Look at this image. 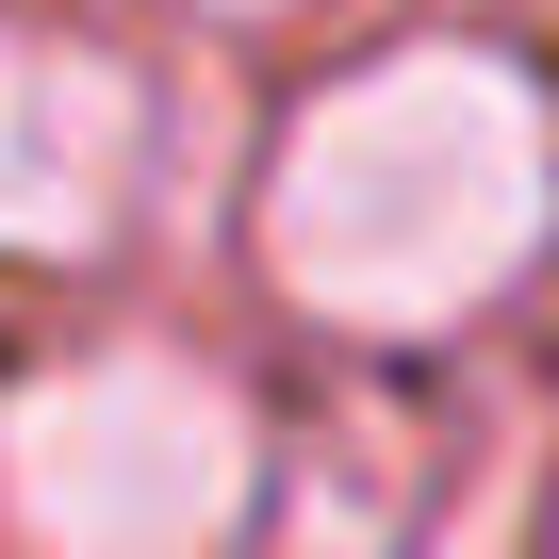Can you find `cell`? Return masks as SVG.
<instances>
[{"instance_id": "cell-3", "label": "cell", "mask_w": 559, "mask_h": 559, "mask_svg": "<svg viewBox=\"0 0 559 559\" xmlns=\"http://www.w3.org/2000/svg\"><path fill=\"white\" fill-rule=\"evenodd\" d=\"M148 83L83 34H0V263H99L148 214Z\"/></svg>"}, {"instance_id": "cell-2", "label": "cell", "mask_w": 559, "mask_h": 559, "mask_svg": "<svg viewBox=\"0 0 559 559\" xmlns=\"http://www.w3.org/2000/svg\"><path fill=\"white\" fill-rule=\"evenodd\" d=\"M247 477H263V428L181 346L50 362L0 412V510L34 559H214L247 526Z\"/></svg>"}, {"instance_id": "cell-1", "label": "cell", "mask_w": 559, "mask_h": 559, "mask_svg": "<svg viewBox=\"0 0 559 559\" xmlns=\"http://www.w3.org/2000/svg\"><path fill=\"white\" fill-rule=\"evenodd\" d=\"M559 230V116L510 50H379L263 165V263L330 330H461Z\"/></svg>"}]
</instances>
